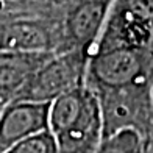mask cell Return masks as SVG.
Segmentation results:
<instances>
[{"label":"cell","mask_w":153,"mask_h":153,"mask_svg":"<svg viewBox=\"0 0 153 153\" xmlns=\"http://www.w3.org/2000/svg\"><path fill=\"white\" fill-rule=\"evenodd\" d=\"M88 61V53L80 48L53 53L33 75L19 100L52 103L62 94L86 85Z\"/></svg>","instance_id":"2"},{"label":"cell","mask_w":153,"mask_h":153,"mask_svg":"<svg viewBox=\"0 0 153 153\" xmlns=\"http://www.w3.org/2000/svg\"><path fill=\"white\" fill-rule=\"evenodd\" d=\"M58 153H95L103 139V116L97 91L86 85L48 105V127Z\"/></svg>","instance_id":"1"},{"label":"cell","mask_w":153,"mask_h":153,"mask_svg":"<svg viewBox=\"0 0 153 153\" xmlns=\"http://www.w3.org/2000/svg\"><path fill=\"white\" fill-rule=\"evenodd\" d=\"M5 153H58V149L50 131L45 130L16 144Z\"/></svg>","instance_id":"7"},{"label":"cell","mask_w":153,"mask_h":153,"mask_svg":"<svg viewBox=\"0 0 153 153\" xmlns=\"http://www.w3.org/2000/svg\"><path fill=\"white\" fill-rule=\"evenodd\" d=\"M95 153H145V136L134 128L105 134Z\"/></svg>","instance_id":"6"},{"label":"cell","mask_w":153,"mask_h":153,"mask_svg":"<svg viewBox=\"0 0 153 153\" xmlns=\"http://www.w3.org/2000/svg\"><path fill=\"white\" fill-rule=\"evenodd\" d=\"M48 105L50 103L27 100H16L3 105L0 109V153L45 131L48 127Z\"/></svg>","instance_id":"4"},{"label":"cell","mask_w":153,"mask_h":153,"mask_svg":"<svg viewBox=\"0 0 153 153\" xmlns=\"http://www.w3.org/2000/svg\"><path fill=\"white\" fill-rule=\"evenodd\" d=\"M56 52H0V103L19 100L38 69Z\"/></svg>","instance_id":"5"},{"label":"cell","mask_w":153,"mask_h":153,"mask_svg":"<svg viewBox=\"0 0 153 153\" xmlns=\"http://www.w3.org/2000/svg\"><path fill=\"white\" fill-rule=\"evenodd\" d=\"M2 106H3V105H2V103H0V109H2Z\"/></svg>","instance_id":"8"},{"label":"cell","mask_w":153,"mask_h":153,"mask_svg":"<svg viewBox=\"0 0 153 153\" xmlns=\"http://www.w3.org/2000/svg\"><path fill=\"white\" fill-rule=\"evenodd\" d=\"M145 58L141 48H106L88 61V74L102 89L120 91L137 88L144 78Z\"/></svg>","instance_id":"3"}]
</instances>
